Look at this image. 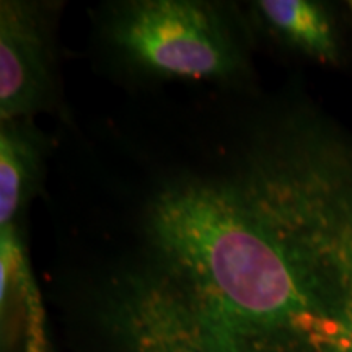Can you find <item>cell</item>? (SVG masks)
Listing matches in <instances>:
<instances>
[{"label":"cell","instance_id":"obj_5","mask_svg":"<svg viewBox=\"0 0 352 352\" xmlns=\"http://www.w3.org/2000/svg\"><path fill=\"white\" fill-rule=\"evenodd\" d=\"M47 135L33 120L0 124V228L16 226L43 186Z\"/></svg>","mask_w":352,"mask_h":352},{"label":"cell","instance_id":"obj_2","mask_svg":"<svg viewBox=\"0 0 352 352\" xmlns=\"http://www.w3.org/2000/svg\"><path fill=\"white\" fill-rule=\"evenodd\" d=\"M101 33L134 72L245 85L252 78L245 25L233 8L202 0H126L101 16Z\"/></svg>","mask_w":352,"mask_h":352},{"label":"cell","instance_id":"obj_3","mask_svg":"<svg viewBox=\"0 0 352 352\" xmlns=\"http://www.w3.org/2000/svg\"><path fill=\"white\" fill-rule=\"evenodd\" d=\"M57 3L0 2V122L56 108Z\"/></svg>","mask_w":352,"mask_h":352},{"label":"cell","instance_id":"obj_6","mask_svg":"<svg viewBox=\"0 0 352 352\" xmlns=\"http://www.w3.org/2000/svg\"><path fill=\"white\" fill-rule=\"evenodd\" d=\"M347 10H349V15H351V21H352V0H351V2H347Z\"/></svg>","mask_w":352,"mask_h":352},{"label":"cell","instance_id":"obj_4","mask_svg":"<svg viewBox=\"0 0 352 352\" xmlns=\"http://www.w3.org/2000/svg\"><path fill=\"white\" fill-rule=\"evenodd\" d=\"M253 23L280 46L323 65L342 63V36L334 10L316 0H258Z\"/></svg>","mask_w":352,"mask_h":352},{"label":"cell","instance_id":"obj_1","mask_svg":"<svg viewBox=\"0 0 352 352\" xmlns=\"http://www.w3.org/2000/svg\"><path fill=\"white\" fill-rule=\"evenodd\" d=\"M129 228L87 302L109 352H352V131L308 100L153 178Z\"/></svg>","mask_w":352,"mask_h":352}]
</instances>
